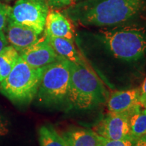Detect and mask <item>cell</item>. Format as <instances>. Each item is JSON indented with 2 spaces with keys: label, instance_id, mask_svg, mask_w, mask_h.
Here are the masks:
<instances>
[{
  "label": "cell",
  "instance_id": "8fae6325",
  "mask_svg": "<svg viewBox=\"0 0 146 146\" xmlns=\"http://www.w3.org/2000/svg\"><path fill=\"white\" fill-rule=\"evenodd\" d=\"M45 35L54 37L65 38L74 41V32L69 20L57 11L47 14L45 25Z\"/></svg>",
  "mask_w": 146,
  "mask_h": 146
},
{
  "label": "cell",
  "instance_id": "44dd1931",
  "mask_svg": "<svg viewBox=\"0 0 146 146\" xmlns=\"http://www.w3.org/2000/svg\"><path fill=\"white\" fill-rule=\"evenodd\" d=\"M8 41L3 31H0V53L8 45Z\"/></svg>",
  "mask_w": 146,
  "mask_h": 146
},
{
  "label": "cell",
  "instance_id": "2e32d148",
  "mask_svg": "<svg viewBox=\"0 0 146 146\" xmlns=\"http://www.w3.org/2000/svg\"><path fill=\"white\" fill-rule=\"evenodd\" d=\"M39 141L41 146H68L63 137L60 135L50 125H43L39 128Z\"/></svg>",
  "mask_w": 146,
  "mask_h": 146
},
{
  "label": "cell",
  "instance_id": "d6986e66",
  "mask_svg": "<svg viewBox=\"0 0 146 146\" xmlns=\"http://www.w3.org/2000/svg\"><path fill=\"white\" fill-rule=\"evenodd\" d=\"M72 0H46L49 6L55 8H60L68 6L72 2Z\"/></svg>",
  "mask_w": 146,
  "mask_h": 146
},
{
  "label": "cell",
  "instance_id": "7a4b0ae2",
  "mask_svg": "<svg viewBox=\"0 0 146 146\" xmlns=\"http://www.w3.org/2000/svg\"><path fill=\"white\" fill-rule=\"evenodd\" d=\"M70 84L67 101L72 108L90 109L108 100V92L96 73L87 65L70 62Z\"/></svg>",
  "mask_w": 146,
  "mask_h": 146
},
{
  "label": "cell",
  "instance_id": "ffe728a7",
  "mask_svg": "<svg viewBox=\"0 0 146 146\" xmlns=\"http://www.w3.org/2000/svg\"><path fill=\"white\" fill-rule=\"evenodd\" d=\"M140 90V104L142 106L146 102V77L143 80Z\"/></svg>",
  "mask_w": 146,
  "mask_h": 146
},
{
  "label": "cell",
  "instance_id": "484cf974",
  "mask_svg": "<svg viewBox=\"0 0 146 146\" xmlns=\"http://www.w3.org/2000/svg\"><path fill=\"white\" fill-rule=\"evenodd\" d=\"M96 146H102V145H100V143H98V145H97Z\"/></svg>",
  "mask_w": 146,
  "mask_h": 146
},
{
  "label": "cell",
  "instance_id": "5b68a950",
  "mask_svg": "<svg viewBox=\"0 0 146 146\" xmlns=\"http://www.w3.org/2000/svg\"><path fill=\"white\" fill-rule=\"evenodd\" d=\"M70 78V61L60 57L45 66L35 98L47 105L59 104L66 101Z\"/></svg>",
  "mask_w": 146,
  "mask_h": 146
},
{
  "label": "cell",
  "instance_id": "cb8c5ba5",
  "mask_svg": "<svg viewBox=\"0 0 146 146\" xmlns=\"http://www.w3.org/2000/svg\"><path fill=\"white\" fill-rule=\"evenodd\" d=\"M140 139H141V140H143V141H144V142H145L146 143V133L145 135H144Z\"/></svg>",
  "mask_w": 146,
  "mask_h": 146
},
{
  "label": "cell",
  "instance_id": "d4e9b609",
  "mask_svg": "<svg viewBox=\"0 0 146 146\" xmlns=\"http://www.w3.org/2000/svg\"><path fill=\"white\" fill-rule=\"evenodd\" d=\"M142 107H143V108H145V109L146 110V102H145V103H144V104H143V105H142Z\"/></svg>",
  "mask_w": 146,
  "mask_h": 146
},
{
  "label": "cell",
  "instance_id": "9a60e30c",
  "mask_svg": "<svg viewBox=\"0 0 146 146\" xmlns=\"http://www.w3.org/2000/svg\"><path fill=\"white\" fill-rule=\"evenodd\" d=\"M20 55L12 45H7L0 53V83L4 80L15 66Z\"/></svg>",
  "mask_w": 146,
  "mask_h": 146
},
{
  "label": "cell",
  "instance_id": "4fadbf2b",
  "mask_svg": "<svg viewBox=\"0 0 146 146\" xmlns=\"http://www.w3.org/2000/svg\"><path fill=\"white\" fill-rule=\"evenodd\" d=\"M98 135L89 129H74L66 131L63 138L68 146H96Z\"/></svg>",
  "mask_w": 146,
  "mask_h": 146
},
{
  "label": "cell",
  "instance_id": "3957f363",
  "mask_svg": "<svg viewBox=\"0 0 146 146\" xmlns=\"http://www.w3.org/2000/svg\"><path fill=\"white\" fill-rule=\"evenodd\" d=\"M99 36L114 57L135 61L146 53V29L136 25H118L102 29Z\"/></svg>",
  "mask_w": 146,
  "mask_h": 146
},
{
  "label": "cell",
  "instance_id": "4316f807",
  "mask_svg": "<svg viewBox=\"0 0 146 146\" xmlns=\"http://www.w3.org/2000/svg\"><path fill=\"white\" fill-rule=\"evenodd\" d=\"M74 1H77V0H74Z\"/></svg>",
  "mask_w": 146,
  "mask_h": 146
},
{
  "label": "cell",
  "instance_id": "9c48e42d",
  "mask_svg": "<svg viewBox=\"0 0 146 146\" xmlns=\"http://www.w3.org/2000/svg\"><path fill=\"white\" fill-rule=\"evenodd\" d=\"M140 104L139 88L115 91L107 100L108 110L111 113L129 114Z\"/></svg>",
  "mask_w": 146,
  "mask_h": 146
},
{
  "label": "cell",
  "instance_id": "603a6c76",
  "mask_svg": "<svg viewBox=\"0 0 146 146\" xmlns=\"http://www.w3.org/2000/svg\"><path fill=\"white\" fill-rule=\"evenodd\" d=\"M133 146H146V143L144 142L143 140L139 139L137 140L135 143V144Z\"/></svg>",
  "mask_w": 146,
  "mask_h": 146
},
{
  "label": "cell",
  "instance_id": "ac0fdd59",
  "mask_svg": "<svg viewBox=\"0 0 146 146\" xmlns=\"http://www.w3.org/2000/svg\"><path fill=\"white\" fill-rule=\"evenodd\" d=\"M10 6L0 3V31H3L8 23Z\"/></svg>",
  "mask_w": 146,
  "mask_h": 146
},
{
  "label": "cell",
  "instance_id": "7c38bea8",
  "mask_svg": "<svg viewBox=\"0 0 146 146\" xmlns=\"http://www.w3.org/2000/svg\"><path fill=\"white\" fill-rule=\"evenodd\" d=\"M45 36L55 52L60 57L65 58L71 62L87 65L86 62L84 61L83 57L74 46L73 43L74 41L65 38L54 37L47 35H45Z\"/></svg>",
  "mask_w": 146,
  "mask_h": 146
},
{
  "label": "cell",
  "instance_id": "5bb4252c",
  "mask_svg": "<svg viewBox=\"0 0 146 146\" xmlns=\"http://www.w3.org/2000/svg\"><path fill=\"white\" fill-rule=\"evenodd\" d=\"M131 138L135 141L141 139L146 133V110L138 105L129 115Z\"/></svg>",
  "mask_w": 146,
  "mask_h": 146
},
{
  "label": "cell",
  "instance_id": "ba28073f",
  "mask_svg": "<svg viewBox=\"0 0 146 146\" xmlns=\"http://www.w3.org/2000/svg\"><path fill=\"white\" fill-rule=\"evenodd\" d=\"M19 55L29 65L35 68L46 66L60 57L48 43L45 35L20 52Z\"/></svg>",
  "mask_w": 146,
  "mask_h": 146
},
{
  "label": "cell",
  "instance_id": "6da1fadb",
  "mask_svg": "<svg viewBox=\"0 0 146 146\" xmlns=\"http://www.w3.org/2000/svg\"><path fill=\"white\" fill-rule=\"evenodd\" d=\"M146 12V0H90L67 10L73 21L83 25L111 27L133 21Z\"/></svg>",
  "mask_w": 146,
  "mask_h": 146
},
{
  "label": "cell",
  "instance_id": "30bf717a",
  "mask_svg": "<svg viewBox=\"0 0 146 146\" xmlns=\"http://www.w3.org/2000/svg\"><path fill=\"white\" fill-rule=\"evenodd\" d=\"M39 35L35 31L29 27L8 21L5 36L8 43L18 53L37 41Z\"/></svg>",
  "mask_w": 146,
  "mask_h": 146
},
{
  "label": "cell",
  "instance_id": "8992f818",
  "mask_svg": "<svg viewBox=\"0 0 146 146\" xmlns=\"http://www.w3.org/2000/svg\"><path fill=\"white\" fill-rule=\"evenodd\" d=\"M48 12L46 0H18L10 7L8 21L29 27L40 35L45 29Z\"/></svg>",
  "mask_w": 146,
  "mask_h": 146
},
{
  "label": "cell",
  "instance_id": "7402d4cb",
  "mask_svg": "<svg viewBox=\"0 0 146 146\" xmlns=\"http://www.w3.org/2000/svg\"><path fill=\"white\" fill-rule=\"evenodd\" d=\"M7 131H8V129H7V125L5 124V122L0 116V135H5Z\"/></svg>",
  "mask_w": 146,
  "mask_h": 146
},
{
  "label": "cell",
  "instance_id": "277c9868",
  "mask_svg": "<svg viewBox=\"0 0 146 146\" xmlns=\"http://www.w3.org/2000/svg\"><path fill=\"white\" fill-rule=\"evenodd\" d=\"M44 68H33L19 56L12 70L0 83V91L15 103H30L37 94Z\"/></svg>",
  "mask_w": 146,
  "mask_h": 146
},
{
  "label": "cell",
  "instance_id": "52a82bcc",
  "mask_svg": "<svg viewBox=\"0 0 146 146\" xmlns=\"http://www.w3.org/2000/svg\"><path fill=\"white\" fill-rule=\"evenodd\" d=\"M128 114L110 112L100 122L96 128L98 135L108 139L131 138Z\"/></svg>",
  "mask_w": 146,
  "mask_h": 146
},
{
  "label": "cell",
  "instance_id": "e0dca14e",
  "mask_svg": "<svg viewBox=\"0 0 146 146\" xmlns=\"http://www.w3.org/2000/svg\"><path fill=\"white\" fill-rule=\"evenodd\" d=\"M98 142L102 146H133L136 141L132 138L124 139H108L100 135L98 136Z\"/></svg>",
  "mask_w": 146,
  "mask_h": 146
}]
</instances>
